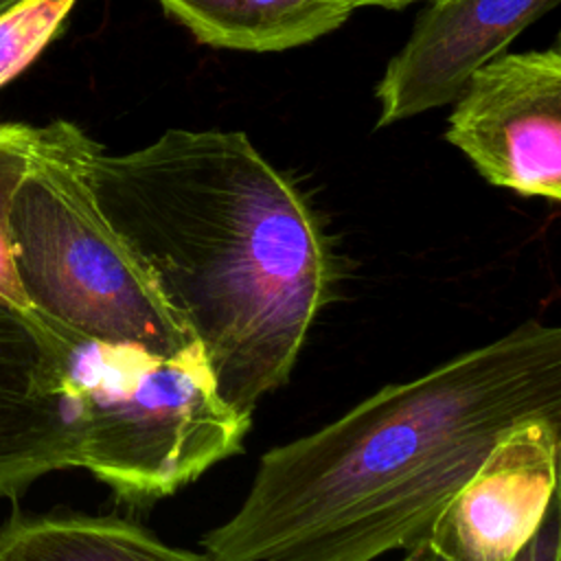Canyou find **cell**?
Wrapping results in <instances>:
<instances>
[{
    "instance_id": "obj_1",
    "label": "cell",
    "mask_w": 561,
    "mask_h": 561,
    "mask_svg": "<svg viewBox=\"0 0 561 561\" xmlns=\"http://www.w3.org/2000/svg\"><path fill=\"white\" fill-rule=\"evenodd\" d=\"M561 419V329L537 320L276 445L213 561H373L425 543L447 500L528 419Z\"/></svg>"
},
{
    "instance_id": "obj_2",
    "label": "cell",
    "mask_w": 561,
    "mask_h": 561,
    "mask_svg": "<svg viewBox=\"0 0 561 561\" xmlns=\"http://www.w3.org/2000/svg\"><path fill=\"white\" fill-rule=\"evenodd\" d=\"M88 175L219 397L252 416L331 298V250L305 195L243 131L224 129H167L127 153L96 145Z\"/></svg>"
},
{
    "instance_id": "obj_3",
    "label": "cell",
    "mask_w": 561,
    "mask_h": 561,
    "mask_svg": "<svg viewBox=\"0 0 561 561\" xmlns=\"http://www.w3.org/2000/svg\"><path fill=\"white\" fill-rule=\"evenodd\" d=\"M96 142L75 123L35 127L9 208L11 259L22 302L77 335L180 355L193 337L103 217L88 175Z\"/></svg>"
},
{
    "instance_id": "obj_4",
    "label": "cell",
    "mask_w": 561,
    "mask_h": 561,
    "mask_svg": "<svg viewBox=\"0 0 561 561\" xmlns=\"http://www.w3.org/2000/svg\"><path fill=\"white\" fill-rule=\"evenodd\" d=\"M48 324L59 337L72 469L125 502H151L243 451L250 416L219 397L199 346L167 357Z\"/></svg>"
},
{
    "instance_id": "obj_5",
    "label": "cell",
    "mask_w": 561,
    "mask_h": 561,
    "mask_svg": "<svg viewBox=\"0 0 561 561\" xmlns=\"http://www.w3.org/2000/svg\"><path fill=\"white\" fill-rule=\"evenodd\" d=\"M445 138L493 186L561 199V53H504L451 101Z\"/></svg>"
},
{
    "instance_id": "obj_6",
    "label": "cell",
    "mask_w": 561,
    "mask_h": 561,
    "mask_svg": "<svg viewBox=\"0 0 561 561\" xmlns=\"http://www.w3.org/2000/svg\"><path fill=\"white\" fill-rule=\"evenodd\" d=\"M561 419L513 425L436 515L427 546L443 561H511L559 497Z\"/></svg>"
},
{
    "instance_id": "obj_7",
    "label": "cell",
    "mask_w": 561,
    "mask_h": 561,
    "mask_svg": "<svg viewBox=\"0 0 561 561\" xmlns=\"http://www.w3.org/2000/svg\"><path fill=\"white\" fill-rule=\"evenodd\" d=\"M559 0H430L408 42L388 61L375 96L377 125L451 103L469 77Z\"/></svg>"
},
{
    "instance_id": "obj_8",
    "label": "cell",
    "mask_w": 561,
    "mask_h": 561,
    "mask_svg": "<svg viewBox=\"0 0 561 561\" xmlns=\"http://www.w3.org/2000/svg\"><path fill=\"white\" fill-rule=\"evenodd\" d=\"M72 469L68 394L55 329L0 298V495Z\"/></svg>"
},
{
    "instance_id": "obj_9",
    "label": "cell",
    "mask_w": 561,
    "mask_h": 561,
    "mask_svg": "<svg viewBox=\"0 0 561 561\" xmlns=\"http://www.w3.org/2000/svg\"><path fill=\"white\" fill-rule=\"evenodd\" d=\"M197 42L248 53H280L342 26L351 0H158Z\"/></svg>"
},
{
    "instance_id": "obj_10",
    "label": "cell",
    "mask_w": 561,
    "mask_h": 561,
    "mask_svg": "<svg viewBox=\"0 0 561 561\" xmlns=\"http://www.w3.org/2000/svg\"><path fill=\"white\" fill-rule=\"evenodd\" d=\"M0 561H213L118 517H13L0 528Z\"/></svg>"
},
{
    "instance_id": "obj_11",
    "label": "cell",
    "mask_w": 561,
    "mask_h": 561,
    "mask_svg": "<svg viewBox=\"0 0 561 561\" xmlns=\"http://www.w3.org/2000/svg\"><path fill=\"white\" fill-rule=\"evenodd\" d=\"M79 0H20L0 13V88L53 42Z\"/></svg>"
},
{
    "instance_id": "obj_12",
    "label": "cell",
    "mask_w": 561,
    "mask_h": 561,
    "mask_svg": "<svg viewBox=\"0 0 561 561\" xmlns=\"http://www.w3.org/2000/svg\"><path fill=\"white\" fill-rule=\"evenodd\" d=\"M35 140V127L24 123H2L0 121V298L22 302L18 287L13 259H11V239H9V208L13 193L26 171L31 149Z\"/></svg>"
},
{
    "instance_id": "obj_13",
    "label": "cell",
    "mask_w": 561,
    "mask_h": 561,
    "mask_svg": "<svg viewBox=\"0 0 561 561\" xmlns=\"http://www.w3.org/2000/svg\"><path fill=\"white\" fill-rule=\"evenodd\" d=\"M511 561H561V513L559 497L552 500L541 526Z\"/></svg>"
},
{
    "instance_id": "obj_14",
    "label": "cell",
    "mask_w": 561,
    "mask_h": 561,
    "mask_svg": "<svg viewBox=\"0 0 561 561\" xmlns=\"http://www.w3.org/2000/svg\"><path fill=\"white\" fill-rule=\"evenodd\" d=\"M412 2H419V0H351V4L355 9H362V7H383V9H401V7H408ZM430 2V0H427Z\"/></svg>"
},
{
    "instance_id": "obj_15",
    "label": "cell",
    "mask_w": 561,
    "mask_h": 561,
    "mask_svg": "<svg viewBox=\"0 0 561 561\" xmlns=\"http://www.w3.org/2000/svg\"><path fill=\"white\" fill-rule=\"evenodd\" d=\"M408 554L403 557V561H443L440 557H436V552L427 546V541L425 543H419L416 548H412V550H405Z\"/></svg>"
},
{
    "instance_id": "obj_16",
    "label": "cell",
    "mask_w": 561,
    "mask_h": 561,
    "mask_svg": "<svg viewBox=\"0 0 561 561\" xmlns=\"http://www.w3.org/2000/svg\"><path fill=\"white\" fill-rule=\"evenodd\" d=\"M15 2H20V0H0V13H2V11H7L9 7H13Z\"/></svg>"
}]
</instances>
